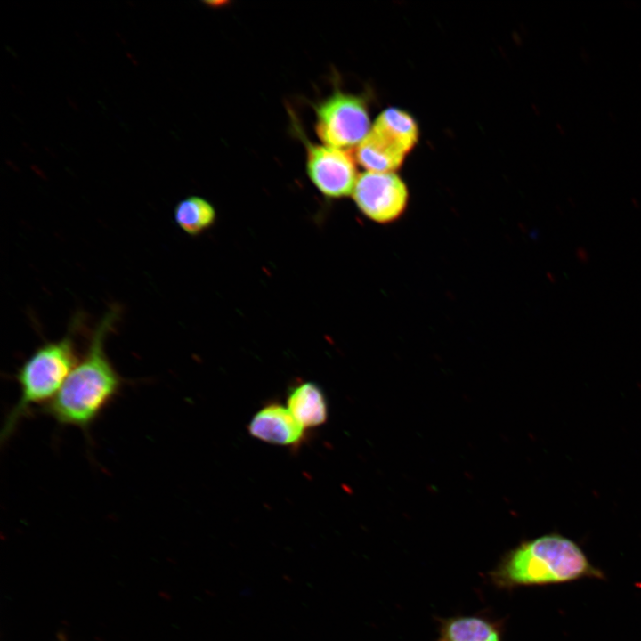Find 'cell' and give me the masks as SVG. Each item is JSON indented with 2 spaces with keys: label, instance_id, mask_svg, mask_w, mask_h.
<instances>
[{
  "label": "cell",
  "instance_id": "277c9868",
  "mask_svg": "<svg viewBox=\"0 0 641 641\" xmlns=\"http://www.w3.org/2000/svg\"><path fill=\"white\" fill-rule=\"evenodd\" d=\"M370 129L361 97L336 92L316 107V132L325 145L338 149L358 145Z\"/></svg>",
  "mask_w": 641,
  "mask_h": 641
},
{
  "label": "cell",
  "instance_id": "5b68a950",
  "mask_svg": "<svg viewBox=\"0 0 641 641\" xmlns=\"http://www.w3.org/2000/svg\"><path fill=\"white\" fill-rule=\"evenodd\" d=\"M408 190L394 173L364 172L356 181L353 198L360 211L377 223L397 220L408 203Z\"/></svg>",
  "mask_w": 641,
  "mask_h": 641
},
{
  "label": "cell",
  "instance_id": "8fae6325",
  "mask_svg": "<svg viewBox=\"0 0 641 641\" xmlns=\"http://www.w3.org/2000/svg\"><path fill=\"white\" fill-rule=\"evenodd\" d=\"M443 641H499V635L489 622L475 617H464L448 624Z\"/></svg>",
  "mask_w": 641,
  "mask_h": 641
},
{
  "label": "cell",
  "instance_id": "9c48e42d",
  "mask_svg": "<svg viewBox=\"0 0 641 641\" xmlns=\"http://www.w3.org/2000/svg\"><path fill=\"white\" fill-rule=\"evenodd\" d=\"M287 408L304 428L321 426L328 419V402L321 388L313 382H300L290 387Z\"/></svg>",
  "mask_w": 641,
  "mask_h": 641
},
{
  "label": "cell",
  "instance_id": "30bf717a",
  "mask_svg": "<svg viewBox=\"0 0 641 641\" xmlns=\"http://www.w3.org/2000/svg\"><path fill=\"white\" fill-rule=\"evenodd\" d=\"M215 217L213 205L199 196L182 199L174 210L175 223L190 236H198L206 231L214 224Z\"/></svg>",
  "mask_w": 641,
  "mask_h": 641
},
{
  "label": "cell",
  "instance_id": "6da1fadb",
  "mask_svg": "<svg viewBox=\"0 0 641 641\" xmlns=\"http://www.w3.org/2000/svg\"><path fill=\"white\" fill-rule=\"evenodd\" d=\"M112 306L94 327L82 357L53 400L41 410L58 424L88 430L111 404L122 387V378L104 348L107 336L119 318Z\"/></svg>",
  "mask_w": 641,
  "mask_h": 641
},
{
  "label": "cell",
  "instance_id": "ba28073f",
  "mask_svg": "<svg viewBox=\"0 0 641 641\" xmlns=\"http://www.w3.org/2000/svg\"><path fill=\"white\" fill-rule=\"evenodd\" d=\"M409 151L396 136L372 126L357 145L355 159L369 172L390 173L400 167Z\"/></svg>",
  "mask_w": 641,
  "mask_h": 641
},
{
  "label": "cell",
  "instance_id": "8992f818",
  "mask_svg": "<svg viewBox=\"0 0 641 641\" xmlns=\"http://www.w3.org/2000/svg\"><path fill=\"white\" fill-rule=\"evenodd\" d=\"M307 174L317 189L329 198H342L353 193L356 167L345 150L329 145L307 144Z\"/></svg>",
  "mask_w": 641,
  "mask_h": 641
},
{
  "label": "cell",
  "instance_id": "3957f363",
  "mask_svg": "<svg viewBox=\"0 0 641 641\" xmlns=\"http://www.w3.org/2000/svg\"><path fill=\"white\" fill-rule=\"evenodd\" d=\"M499 578L511 585L564 583L583 578H604L573 540L547 534L513 550L499 569Z\"/></svg>",
  "mask_w": 641,
  "mask_h": 641
},
{
  "label": "cell",
  "instance_id": "7a4b0ae2",
  "mask_svg": "<svg viewBox=\"0 0 641 641\" xmlns=\"http://www.w3.org/2000/svg\"><path fill=\"white\" fill-rule=\"evenodd\" d=\"M80 322L79 317L73 320L65 336L41 344L17 369L15 378L20 395L4 419L1 442L11 437L20 421L36 407L45 408L59 393L79 360L76 329Z\"/></svg>",
  "mask_w": 641,
  "mask_h": 641
},
{
  "label": "cell",
  "instance_id": "52a82bcc",
  "mask_svg": "<svg viewBox=\"0 0 641 641\" xmlns=\"http://www.w3.org/2000/svg\"><path fill=\"white\" fill-rule=\"evenodd\" d=\"M247 427L253 437L281 446L298 445L305 434V429L296 421L287 406L275 402L258 410Z\"/></svg>",
  "mask_w": 641,
  "mask_h": 641
}]
</instances>
